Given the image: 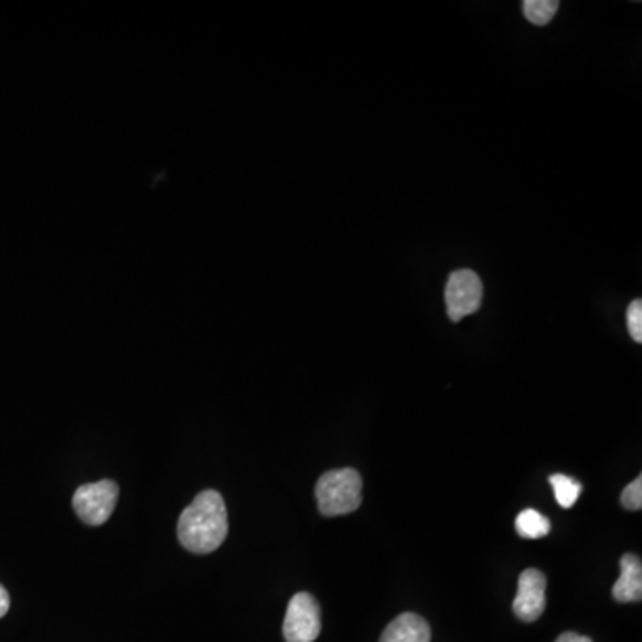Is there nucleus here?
<instances>
[{"label": "nucleus", "mask_w": 642, "mask_h": 642, "mask_svg": "<svg viewBox=\"0 0 642 642\" xmlns=\"http://www.w3.org/2000/svg\"><path fill=\"white\" fill-rule=\"evenodd\" d=\"M118 485L113 480L81 485L75 491L74 511L86 525L98 526L111 517L117 507Z\"/></svg>", "instance_id": "3"}, {"label": "nucleus", "mask_w": 642, "mask_h": 642, "mask_svg": "<svg viewBox=\"0 0 642 642\" xmlns=\"http://www.w3.org/2000/svg\"><path fill=\"white\" fill-rule=\"evenodd\" d=\"M549 484L554 485L555 499L559 502L560 507L571 509L580 499L582 485L578 480L566 475L549 477Z\"/></svg>", "instance_id": "10"}, {"label": "nucleus", "mask_w": 642, "mask_h": 642, "mask_svg": "<svg viewBox=\"0 0 642 642\" xmlns=\"http://www.w3.org/2000/svg\"><path fill=\"white\" fill-rule=\"evenodd\" d=\"M286 642H314L321 632V612L317 598L298 592L289 601L285 619Z\"/></svg>", "instance_id": "5"}, {"label": "nucleus", "mask_w": 642, "mask_h": 642, "mask_svg": "<svg viewBox=\"0 0 642 642\" xmlns=\"http://www.w3.org/2000/svg\"><path fill=\"white\" fill-rule=\"evenodd\" d=\"M621 503H623L624 509L629 511H641L642 507V479H638L630 482L627 488H624L623 494H621Z\"/></svg>", "instance_id": "13"}, {"label": "nucleus", "mask_w": 642, "mask_h": 642, "mask_svg": "<svg viewBox=\"0 0 642 642\" xmlns=\"http://www.w3.org/2000/svg\"><path fill=\"white\" fill-rule=\"evenodd\" d=\"M482 295L484 286L475 271L468 268L453 271L445 288L448 318L457 323L462 318L475 314L482 306Z\"/></svg>", "instance_id": "4"}, {"label": "nucleus", "mask_w": 642, "mask_h": 642, "mask_svg": "<svg viewBox=\"0 0 642 642\" xmlns=\"http://www.w3.org/2000/svg\"><path fill=\"white\" fill-rule=\"evenodd\" d=\"M430 624L421 616L405 612L387 624L381 642H430Z\"/></svg>", "instance_id": "7"}, {"label": "nucleus", "mask_w": 642, "mask_h": 642, "mask_svg": "<svg viewBox=\"0 0 642 642\" xmlns=\"http://www.w3.org/2000/svg\"><path fill=\"white\" fill-rule=\"evenodd\" d=\"M318 507L323 516H345L363 503V479L352 468L327 471L317 484Z\"/></svg>", "instance_id": "2"}, {"label": "nucleus", "mask_w": 642, "mask_h": 642, "mask_svg": "<svg viewBox=\"0 0 642 642\" xmlns=\"http://www.w3.org/2000/svg\"><path fill=\"white\" fill-rule=\"evenodd\" d=\"M512 609L525 623H534L543 616L546 609V577L539 569H525L520 575Z\"/></svg>", "instance_id": "6"}, {"label": "nucleus", "mask_w": 642, "mask_h": 642, "mask_svg": "<svg viewBox=\"0 0 642 642\" xmlns=\"http://www.w3.org/2000/svg\"><path fill=\"white\" fill-rule=\"evenodd\" d=\"M552 531L548 517L543 516L535 509H526L516 517V532L525 539H541Z\"/></svg>", "instance_id": "9"}, {"label": "nucleus", "mask_w": 642, "mask_h": 642, "mask_svg": "<svg viewBox=\"0 0 642 642\" xmlns=\"http://www.w3.org/2000/svg\"><path fill=\"white\" fill-rule=\"evenodd\" d=\"M621 575L614 584L612 596L619 603L642 600V564L638 555L627 554L619 560Z\"/></svg>", "instance_id": "8"}, {"label": "nucleus", "mask_w": 642, "mask_h": 642, "mask_svg": "<svg viewBox=\"0 0 642 642\" xmlns=\"http://www.w3.org/2000/svg\"><path fill=\"white\" fill-rule=\"evenodd\" d=\"M627 325H629L630 335L635 343H642V300H633L627 311Z\"/></svg>", "instance_id": "12"}, {"label": "nucleus", "mask_w": 642, "mask_h": 642, "mask_svg": "<svg viewBox=\"0 0 642 642\" xmlns=\"http://www.w3.org/2000/svg\"><path fill=\"white\" fill-rule=\"evenodd\" d=\"M522 6L523 13L531 24L546 25L552 22L560 4L557 0H525Z\"/></svg>", "instance_id": "11"}, {"label": "nucleus", "mask_w": 642, "mask_h": 642, "mask_svg": "<svg viewBox=\"0 0 642 642\" xmlns=\"http://www.w3.org/2000/svg\"><path fill=\"white\" fill-rule=\"evenodd\" d=\"M10 595L6 591L4 587L0 586V618H4L10 610Z\"/></svg>", "instance_id": "14"}, {"label": "nucleus", "mask_w": 642, "mask_h": 642, "mask_svg": "<svg viewBox=\"0 0 642 642\" xmlns=\"http://www.w3.org/2000/svg\"><path fill=\"white\" fill-rule=\"evenodd\" d=\"M555 642H592L591 639L586 638V635H578L575 632H566L560 635Z\"/></svg>", "instance_id": "15"}, {"label": "nucleus", "mask_w": 642, "mask_h": 642, "mask_svg": "<svg viewBox=\"0 0 642 642\" xmlns=\"http://www.w3.org/2000/svg\"><path fill=\"white\" fill-rule=\"evenodd\" d=\"M227 534V507L222 494L213 489L196 494L179 517V541L193 554H211L218 549Z\"/></svg>", "instance_id": "1"}]
</instances>
